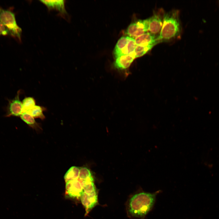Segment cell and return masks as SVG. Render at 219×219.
Returning <instances> with one entry per match:
<instances>
[{
	"instance_id": "5b68a950",
	"label": "cell",
	"mask_w": 219,
	"mask_h": 219,
	"mask_svg": "<svg viewBox=\"0 0 219 219\" xmlns=\"http://www.w3.org/2000/svg\"><path fill=\"white\" fill-rule=\"evenodd\" d=\"M148 32V20L139 19L132 23L125 31L129 37L135 38Z\"/></svg>"
},
{
	"instance_id": "2e32d148",
	"label": "cell",
	"mask_w": 219,
	"mask_h": 219,
	"mask_svg": "<svg viewBox=\"0 0 219 219\" xmlns=\"http://www.w3.org/2000/svg\"><path fill=\"white\" fill-rule=\"evenodd\" d=\"M22 103L23 105L22 113L26 112L36 105L35 100L33 97H31L25 98Z\"/></svg>"
},
{
	"instance_id": "d6986e66",
	"label": "cell",
	"mask_w": 219,
	"mask_h": 219,
	"mask_svg": "<svg viewBox=\"0 0 219 219\" xmlns=\"http://www.w3.org/2000/svg\"><path fill=\"white\" fill-rule=\"evenodd\" d=\"M9 34L7 29L0 21V35L5 36Z\"/></svg>"
},
{
	"instance_id": "e0dca14e",
	"label": "cell",
	"mask_w": 219,
	"mask_h": 219,
	"mask_svg": "<svg viewBox=\"0 0 219 219\" xmlns=\"http://www.w3.org/2000/svg\"><path fill=\"white\" fill-rule=\"evenodd\" d=\"M82 181H93L94 179L90 170L85 167L81 168L80 169L78 178Z\"/></svg>"
},
{
	"instance_id": "ffe728a7",
	"label": "cell",
	"mask_w": 219,
	"mask_h": 219,
	"mask_svg": "<svg viewBox=\"0 0 219 219\" xmlns=\"http://www.w3.org/2000/svg\"></svg>"
},
{
	"instance_id": "ba28073f",
	"label": "cell",
	"mask_w": 219,
	"mask_h": 219,
	"mask_svg": "<svg viewBox=\"0 0 219 219\" xmlns=\"http://www.w3.org/2000/svg\"><path fill=\"white\" fill-rule=\"evenodd\" d=\"M81 202L85 208L87 214L97 204L98 194L96 191L90 193L84 192L80 197Z\"/></svg>"
},
{
	"instance_id": "ac0fdd59",
	"label": "cell",
	"mask_w": 219,
	"mask_h": 219,
	"mask_svg": "<svg viewBox=\"0 0 219 219\" xmlns=\"http://www.w3.org/2000/svg\"><path fill=\"white\" fill-rule=\"evenodd\" d=\"M20 117L22 120L30 125L34 126L36 124L34 118L27 113H23Z\"/></svg>"
},
{
	"instance_id": "3957f363",
	"label": "cell",
	"mask_w": 219,
	"mask_h": 219,
	"mask_svg": "<svg viewBox=\"0 0 219 219\" xmlns=\"http://www.w3.org/2000/svg\"><path fill=\"white\" fill-rule=\"evenodd\" d=\"M0 21L8 30L9 34L21 41L22 30L17 23L13 12L0 6Z\"/></svg>"
},
{
	"instance_id": "9a60e30c",
	"label": "cell",
	"mask_w": 219,
	"mask_h": 219,
	"mask_svg": "<svg viewBox=\"0 0 219 219\" xmlns=\"http://www.w3.org/2000/svg\"><path fill=\"white\" fill-rule=\"evenodd\" d=\"M46 109L43 107L35 105L26 113L31 115L34 118H39L43 119L45 116L43 113V112Z\"/></svg>"
},
{
	"instance_id": "7c38bea8",
	"label": "cell",
	"mask_w": 219,
	"mask_h": 219,
	"mask_svg": "<svg viewBox=\"0 0 219 219\" xmlns=\"http://www.w3.org/2000/svg\"><path fill=\"white\" fill-rule=\"evenodd\" d=\"M19 92L13 99L10 102L9 106V115L15 116H19L22 113V103L19 99Z\"/></svg>"
},
{
	"instance_id": "4fadbf2b",
	"label": "cell",
	"mask_w": 219,
	"mask_h": 219,
	"mask_svg": "<svg viewBox=\"0 0 219 219\" xmlns=\"http://www.w3.org/2000/svg\"><path fill=\"white\" fill-rule=\"evenodd\" d=\"M155 44L147 45H137L134 53L135 58L141 57L150 51L155 45Z\"/></svg>"
},
{
	"instance_id": "52a82bcc",
	"label": "cell",
	"mask_w": 219,
	"mask_h": 219,
	"mask_svg": "<svg viewBox=\"0 0 219 219\" xmlns=\"http://www.w3.org/2000/svg\"><path fill=\"white\" fill-rule=\"evenodd\" d=\"M164 14L162 16L158 13H155L148 19V32L155 35L159 32L160 33L162 26Z\"/></svg>"
},
{
	"instance_id": "8992f818",
	"label": "cell",
	"mask_w": 219,
	"mask_h": 219,
	"mask_svg": "<svg viewBox=\"0 0 219 219\" xmlns=\"http://www.w3.org/2000/svg\"><path fill=\"white\" fill-rule=\"evenodd\" d=\"M66 182V192L68 196L73 198L80 197L84 190L79 179Z\"/></svg>"
},
{
	"instance_id": "8fae6325",
	"label": "cell",
	"mask_w": 219,
	"mask_h": 219,
	"mask_svg": "<svg viewBox=\"0 0 219 219\" xmlns=\"http://www.w3.org/2000/svg\"><path fill=\"white\" fill-rule=\"evenodd\" d=\"M158 37L155 35L148 32L134 39L136 45H156L159 43L157 40Z\"/></svg>"
},
{
	"instance_id": "5bb4252c",
	"label": "cell",
	"mask_w": 219,
	"mask_h": 219,
	"mask_svg": "<svg viewBox=\"0 0 219 219\" xmlns=\"http://www.w3.org/2000/svg\"><path fill=\"white\" fill-rule=\"evenodd\" d=\"M80 169L78 167L72 166L66 172L64 179L66 182L79 178Z\"/></svg>"
},
{
	"instance_id": "9c48e42d",
	"label": "cell",
	"mask_w": 219,
	"mask_h": 219,
	"mask_svg": "<svg viewBox=\"0 0 219 219\" xmlns=\"http://www.w3.org/2000/svg\"><path fill=\"white\" fill-rule=\"evenodd\" d=\"M49 10H54L58 12L59 14L63 17L67 15L65 7L64 0H40Z\"/></svg>"
},
{
	"instance_id": "7a4b0ae2",
	"label": "cell",
	"mask_w": 219,
	"mask_h": 219,
	"mask_svg": "<svg viewBox=\"0 0 219 219\" xmlns=\"http://www.w3.org/2000/svg\"><path fill=\"white\" fill-rule=\"evenodd\" d=\"M180 24L178 12L172 10L164 14L162 27L157 38L159 42L172 39L179 33Z\"/></svg>"
},
{
	"instance_id": "277c9868",
	"label": "cell",
	"mask_w": 219,
	"mask_h": 219,
	"mask_svg": "<svg viewBox=\"0 0 219 219\" xmlns=\"http://www.w3.org/2000/svg\"><path fill=\"white\" fill-rule=\"evenodd\" d=\"M135 39L129 36H122L117 41L113 52L115 59L121 56L128 55L133 52L136 46Z\"/></svg>"
},
{
	"instance_id": "30bf717a",
	"label": "cell",
	"mask_w": 219,
	"mask_h": 219,
	"mask_svg": "<svg viewBox=\"0 0 219 219\" xmlns=\"http://www.w3.org/2000/svg\"><path fill=\"white\" fill-rule=\"evenodd\" d=\"M134 59V55L133 52L129 54L121 56L116 59L113 66L118 70H125L130 66Z\"/></svg>"
},
{
	"instance_id": "6da1fadb",
	"label": "cell",
	"mask_w": 219,
	"mask_h": 219,
	"mask_svg": "<svg viewBox=\"0 0 219 219\" xmlns=\"http://www.w3.org/2000/svg\"><path fill=\"white\" fill-rule=\"evenodd\" d=\"M156 194V193L141 192L134 195L129 201L130 214L134 217H144L153 207Z\"/></svg>"
}]
</instances>
